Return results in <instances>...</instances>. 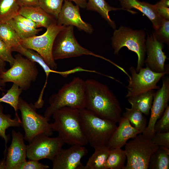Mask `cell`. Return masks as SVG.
I'll use <instances>...</instances> for the list:
<instances>
[{
  "instance_id": "obj_1",
  "label": "cell",
  "mask_w": 169,
  "mask_h": 169,
  "mask_svg": "<svg viewBox=\"0 0 169 169\" xmlns=\"http://www.w3.org/2000/svg\"><path fill=\"white\" fill-rule=\"evenodd\" d=\"M85 81V108L100 118L119 122L122 117L121 108L108 86L93 79Z\"/></svg>"
},
{
  "instance_id": "obj_2",
  "label": "cell",
  "mask_w": 169,
  "mask_h": 169,
  "mask_svg": "<svg viewBox=\"0 0 169 169\" xmlns=\"http://www.w3.org/2000/svg\"><path fill=\"white\" fill-rule=\"evenodd\" d=\"M52 116L54 121L51 123V128L64 144L84 146L88 144L81 128L79 110L64 107L55 111Z\"/></svg>"
},
{
  "instance_id": "obj_3",
  "label": "cell",
  "mask_w": 169,
  "mask_h": 169,
  "mask_svg": "<svg viewBox=\"0 0 169 169\" xmlns=\"http://www.w3.org/2000/svg\"><path fill=\"white\" fill-rule=\"evenodd\" d=\"M79 112L81 128L88 143L94 149L108 147L117 126L116 123L100 118L85 108L79 110Z\"/></svg>"
},
{
  "instance_id": "obj_4",
  "label": "cell",
  "mask_w": 169,
  "mask_h": 169,
  "mask_svg": "<svg viewBox=\"0 0 169 169\" xmlns=\"http://www.w3.org/2000/svg\"><path fill=\"white\" fill-rule=\"evenodd\" d=\"M49 106L44 116L49 119L57 110L64 107L80 110L85 108V81L79 77L64 84L49 100Z\"/></svg>"
},
{
  "instance_id": "obj_5",
  "label": "cell",
  "mask_w": 169,
  "mask_h": 169,
  "mask_svg": "<svg viewBox=\"0 0 169 169\" xmlns=\"http://www.w3.org/2000/svg\"><path fill=\"white\" fill-rule=\"evenodd\" d=\"M146 34L142 30H134L121 26L114 31L112 38V45L114 54H118L120 50L126 47L136 53L138 60L136 71L138 72L145 63L146 53Z\"/></svg>"
},
{
  "instance_id": "obj_6",
  "label": "cell",
  "mask_w": 169,
  "mask_h": 169,
  "mask_svg": "<svg viewBox=\"0 0 169 169\" xmlns=\"http://www.w3.org/2000/svg\"><path fill=\"white\" fill-rule=\"evenodd\" d=\"M14 58L11 68L0 74V86L11 82L26 90L37 78L38 72L36 63L19 53Z\"/></svg>"
},
{
  "instance_id": "obj_7",
  "label": "cell",
  "mask_w": 169,
  "mask_h": 169,
  "mask_svg": "<svg viewBox=\"0 0 169 169\" xmlns=\"http://www.w3.org/2000/svg\"><path fill=\"white\" fill-rule=\"evenodd\" d=\"M159 146L142 133L125 145L127 162L124 169H147L150 157Z\"/></svg>"
},
{
  "instance_id": "obj_8",
  "label": "cell",
  "mask_w": 169,
  "mask_h": 169,
  "mask_svg": "<svg viewBox=\"0 0 169 169\" xmlns=\"http://www.w3.org/2000/svg\"><path fill=\"white\" fill-rule=\"evenodd\" d=\"M18 107L21 113V125L25 132L24 139L30 143L38 135L52 134L53 131L49 122V119L38 113L34 105L20 97Z\"/></svg>"
},
{
  "instance_id": "obj_9",
  "label": "cell",
  "mask_w": 169,
  "mask_h": 169,
  "mask_svg": "<svg viewBox=\"0 0 169 169\" xmlns=\"http://www.w3.org/2000/svg\"><path fill=\"white\" fill-rule=\"evenodd\" d=\"M52 53L55 60L90 55L100 58L111 64L113 63L81 46L75 37L73 26L70 25L65 26L57 34L54 43Z\"/></svg>"
},
{
  "instance_id": "obj_10",
  "label": "cell",
  "mask_w": 169,
  "mask_h": 169,
  "mask_svg": "<svg viewBox=\"0 0 169 169\" xmlns=\"http://www.w3.org/2000/svg\"><path fill=\"white\" fill-rule=\"evenodd\" d=\"M65 26L58 25L56 21L52 23L42 35L22 39L20 44L23 47L38 53L52 70L57 68V65L52 56V49L55 38Z\"/></svg>"
},
{
  "instance_id": "obj_11",
  "label": "cell",
  "mask_w": 169,
  "mask_h": 169,
  "mask_svg": "<svg viewBox=\"0 0 169 169\" xmlns=\"http://www.w3.org/2000/svg\"><path fill=\"white\" fill-rule=\"evenodd\" d=\"M131 79L128 80L126 97H133L147 91L160 88L157 84L169 71L157 73L147 67L141 68L137 72L133 66L129 69Z\"/></svg>"
},
{
  "instance_id": "obj_12",
  "label": "cell",
  "mask_w": 169,
  "mask_h": 169,
  "mask_svg": "<svg viewBox=\"0 0 169 169\" xmlns=\"http://www.w3.org/2000/svg\"><path fill=\"white\" fill-rule=\"evenodd\" d=\"M64 144L58 136L52 138L45 134L38 135L26 145L27 157L30 160L47 159L52 161Z\"/></svg>"
},
{
  "instance_id": "obj_13",
  "label": "cell",
  "mask_w": 169,
  "mask_h": 169,
  "mask_svg": "<svg viewBox=\"0 0 169 169\" xmlns=\"http://www.w3.org/2000/svg\"><path fill=\"white\" fill-rule=\"evenodd\" d=\"M162 86L155 92L151 115L148 125L142 133L151 138L155 133L154 127L157 120L161 116L168 106L169 100V77L164 76L162 78Z\"/></svg>"
},
{
  "instance_id": "obj_14",
  "label": "cell",
  "mask_w": 169,
  "mask_h": 169,
  "mask_svg": "<svg viewBox=\"0 0 169 169\" xmlns=\"http://www.w3.org/2000/svg\"><path fill=\"white\" fill-rule=\"evenodd\" d=\"M88 153L84 146L72 145L67 149L60 150L52 161L53 169H84L81 162L82 158Z\"/></svg>"
},
{
  "instance_id": "obj_15",
  "label": "cell",
  "mask_w": 169,
  "mask_h": 169,
  "mask_svg": "<svg viewBox=\"0 0 169 169\" xmlns=\"http://www.w3.org/2000/svg\"><path fill=\"white\" fill-rule=\"evenodd\" d=\"M146 47L147 56L145 63L146 67L157 73L169 71L165 65L167 57L162 50L163 43L156 38L153 32L150 35L147 33Z\"/></svg>"
},
{
  "instance_id": "obj_16",
  "label": "cell",
  "mask_w": 169,
  "mask_h": 169,
  "mask_svg": "<svg viewBox=\"0 0 169 169\" xmlns=\"http://www.w3.org/2000/svg\"><path fill=\"white\" fill-rule=\"evenodd\" d=\"M64 0L56 19L57 23L65 26H75L80 30L92 34L93 31V27L90 24L84 22L81 18L79 7L76 5H74L70 1Z\"/></svg>"
},
{
  "instance_id": "obj_17",
  "label": "cell",
  "mask_w": 169,
  "mask_h": 169,
  "mask_svg": "<svg viewBox=\"0 0 169 169\" xmlns=\"http://www.w3.org/2000/svg\"><path fill=\"white\" fill-rule=\"evenodd\" d=\"M12 141L6 152L4 160L5 169H17L18 167L26 161V145L25 144L24 137L20 132L14 130L12 131Z\"/></svg>"
},
{
  "instance_id": "obj_18",
  "label": "cell",
  "mask_w": 169,
  "mask_h": 169,
  "mask_svg": "<svg viewBox=\"0 0 169 169\" xmlns=\"http://www.w3.org/2000/svg\"><path fill=\"white\" fill-rule=\"evenodd\" d=\"M119 123V125L113 133L109 143L108 147L110 149L121 148L129 140L141 133L125 118L122 116Z\"/></svg>"
},
{
  "instance_id": "obj_19",
  "label": "cell",
  "mask_w": 169,
  "mask_h": 169,
  "mask_svg": "<svg viewBox=\"0 0 169 169\" xmlns=\"http://www.w3.org/2000/svg\"><path fill=\"white\" fill-rule=\"evenodd\" d=\"M122 8L132 14L136 12L131 10L134 8L145 15L151 21L155 30L157 29L160 24L161 18L157 14L155 5L138 0H118Z\"/></svg>"
},
{
  "instance_id": "obj_20",
  "label": "cell",
  "mask_w": 169,
  "mask_h": 169,
  "mask_svg": "<svg viewBox=\"0 0 169 169\" xmlns=\"http://www.w3.org/2000/svg\"><path fill=\"white\" fill-rule=\"evenodd\" d=\"M19 14L30 18L36 23L38 28H48L56 21V19L48 13L39 6L20 7Z\"/></svg>"
},
{
  "instance_id": "obj_21",
  "label": "cell",
  "mask_w": 169,
  "mask_h": 169,
  "mask_svg": "<svg viewBox=\"0 0 169 169\" xmlns=\"http://www.w3.org/2000/svg\"><path fill=\"white\" fill-rule=\"evenodd\" d=\"M13 51L16 52L29 59L38 64L42 68L46 75L45 83L42 90L43 93L46 86L48 77L51 73H59L58 71L52 69L47 64L43 57L35 51L22 46L21 44L12 48Z\"/></svg>"
},
{
  "instance_id": "obj_22",
  "label": "cell",
  "mask_w": 169,
  "mask_h": 169,
  "mask_svg": "<svg viewBox=\"0 0 169 169\" xmlns=\"http://www.w3.org/2000/svg\"><path fill=\"white\" fill-rule=\"evenodd\" d=\"M155 91L151 90L137 95L128 98L131 107L137 109L144 115H148L152 106Z\"/></svg>"
},
{
  "instance_id": "obj_23",
  "label": "cell",
  "mask_w": 169,
  "mask_h": 169,
  "mask_svg": "<svg viewBox=\"0 0 169 169\" xmlns=\"http://www.w3.org/2000/svg\"><path fill=\"white\" fill-rule=\"evenodd\" d=\"M86 8L88 10L98 13L114 29H115L116 25L115 22L110 18L109 15V12L118 10L126 11L122 8L112 7L105 0H88Z\"/></svg>"
},
{
  "instance_id": "obj_24",
  "label": "cell",
  "mask_w": 169,
  "mask_h": 169,
  "mask_svg": "<svg viewBox=\"0 0 169 169\" xmlns=\"http://www.w3.org/2000/svg\"><path fill=\"white\" fill-rule=\"evenodd\" d=\"M169 168V148L161 146L151 155L149 163V169Z\"/></svg>"
},
{
  "instance_id": "obj_25",
  "label": "cell",
  "mask_w": 169,
  "mask_h": 169,
  "mask_svg": "<svg viewBox=\"0 0 169 169\" xmlns=\"http://www.w3.org/2000/svg\"><path fill=\"white\" fill-rule=\"evenodd\" d=\"M110 151L108 147L95 148V151L89 158L84 169H105Z\"/></svg>"
},
{
  "instance_id": "obj_26",
  "label": "cell",
  "mask_w": 169,
  "mask_h": 169,
  "mask_svg": "<svg viewBox=\"0 0 169 169\" xmlns=\"http://www.w3.org/2000/svg\"><path fill=\"white\" fill-rule=\"evenodd\" d=\"M125 109V111L122 113L123 117L127 119L132 125L142 133L147 126L146 119L144 114L132 107L126 108Z\"/></svg>"
},
{
  "instance_id": "obj_27",
  "label": "cell",
  "mask_w": 169,
  "mask_h": 169,
  "mask_svg": "<svg viewBox=\"0 0 169 169\" xmlns=\"http://www.w3.org/2000/svg\"><path fill=\"white\" fill-rule=\"evenodd\" d=\"M126 159L124 150L119 148L110 149L105 169H124Z\"/></svg>"
},
{
  "instance_id": "obj_28",
  "label": "cell",
  "mask_w": 169,
  "mask_h": 169,
  "mask_svg": "<svg viewBox=\"0 0 169 169\" xmlns=\"http://www.w3.org/2000/svg\"><path fill=\"white\" fill-rule=\"evenodd\" d=\"M17 0H0V23H6L19 14Z\"/></svg>"
},
{
  "instance_id": "obj_29",
  "label": "cell",
  "mask_w": 169,
  "mask_h": 169,
  "mask_svg": "<svg viewBox=\"0 0 169 169\" xmlns=\"http://www.w3.org/2000/svg\"><path fill=\"white\" fill-rule=\"evenodd\" d=\"M0 39L11 48L20 44L21 39L7 23H0Z\"/></svg>"
},
{
  "instance_id": "obj_30",
  "label": "cell",
  "mask_w": 169,
  "mask_h": 169,
  "mask_svg": "<svg viewBox=\"0 0 169 169\" xmlns=\"http://www.w3.org/2000/svg\"><path fill=\"white\" fill-rule=\"evenodd\" d=\"M3 109L0 103V136L4 140L7 147L8 138L6 134V129L10 127H19L21 125V120L18 115H16L14 119H12L10 115L3 113Z\"/></svg>"
},
{
  "instance_id": "obj_31",
  "label": "cell",
  "mask_w": 169,
  "mask_h": 169,
  "mask_svg": "<svg viewBox=\"0 0 169 169\" xmlns=\"http://www.w3.org/2000/svg\"><path fill=\"white\" fill-rule=\"evenodd\" d=\"M6 23L12 27L21 40L36 36L42 30L41 29L34 28L28 27L13 18Z\"/></svg>"
},
{
  "instance_id": "obj_32",
  "label": "cell",
  "mask_w": 169,
  "mask_h": 169,
  "mask_svg": "<svg viewBox=\"0 0 169 169\" xmlns=\"http://www.w3.org/2000/svg\"><path fill=\"white\" fill-rule=\"evenodd\" d=\"M23 90L17 84L13 83L7 93L0 98V103L4 102L9 104L14 109L16 115L18 110V104L20 96Z\"/></svg>"
},
{
  "instance_id": "obj_33",
  "label": "cell",
  "mask_w": 169,
  "mask_h": 169,
  "mask_svg": "<svg viewBox=\"0 0 169 169\" xmlns=\"http://www.w3.org/2000/svg\"><path fill=\"white\" fill-rule=\"evenodd\" d=\"M64 0H38V6L57 19Z\"/></svg>"
},
{
  "instance_id": "obj_34",
  "label": "cell",
  "mask_w": 169,
  "mask_h": 169,
  "mask_svg": "<svg viewBox=\"0 0 169 169\" xmlns=\"http://www.w3.org/2000/svg\"><path fill=\"white\" fill-rule=\"evenodd\" d=\"M156 38L167 44L169 42V20L161 18L159 28L153 32Z\"/></svg>"
},
{
  "instance_id": "obj_35",
  "label": "cell",
  "mask_w": 169,
  "mask_h": 169,
  "mask_svg": "<svg viewBox=\"0 0 169 169\" xmlns=\"http://www.w3.org/2000/svg\"><path fill=\"white\" fill-rule=\"evenodd\" d=\"M161 117L156 121L154 127L155 133H162L169 131V106L165 110Z\"/></svg>"
},
{
  "instance_id": "obj_36",
  "label": "cell",
  "mask_w": 169,
  "mask_h": 169,
  "mask_svg": "<svg viewBox=\"0 0 169 169\" xmlns=\"http://www.w3.org/2000/svg\"><path fill=\"white\" fill-rule=\"evenodd\" d=\"M12 48L0 39V58L5 62L9 63L11 66L13 64L14 60L12 54Z\"/></svg>"
},
{
  "instance_id": "obj_37",
  "label": "cell",
  "mask_w": 169,
  "mask_h": 169,
  "mask_svg": "<svg viewBox=\"0 0 169 169\" xmlns=\"http://www.w3.org/2000/svg\"><path fill=\"white\" fill-rule=\"evenodd\" d=\"M159 146L169 148V131L162 133H155L151 138Z\"/></svg>"
},
{
  "instance_id": "obj_38",
  "label": "cell",
  "mask_w": 169,
  "mask_h": 169,
  "mask_svg": "<svg viewBox=\"0 0 169 169\" xmlns=\"http://www.w3.org/2000/svg\"><path fill=\"white\" fill-rule=\"evenodd\" d=\"M154 5L158 15L169 20V0H160Z\"/></svg>"
},
{
  "instance_id": "obj_39",
  "label": "cell",
  "mask_w": 169,
  "mask_h": 169,
  "mask_svg": "<svg viewBox=\"0 0 169 169\" xmlns=\"http://www.w3.org/2000/svg\"><path fill=\"white\" fill-rule=\"evenodd\" d=\"M49 166L38 162V161L33 160L25 161L22 163L17 169H47Z\"/></svg>"
},
{
  "instance_id": "obj_40",
  "label": "cell",
  "mask_w": 169,
  "mask_h": 169,
  "mask_svg": "<svg viewBox=\"0 0 169 169\" xmlns=\"http://www.w3.org/2000/svg\"><path fill=\"white\" fill-rule=\"evenodd\" d=\"M13 18L28 27L34 28H38L37 24L35 22L30 18L19 14L15 16Z\"/></svg>"
},
{
  "instance_id": "obj_41",
  "label": "cell",
  "mask_w": 169,
  "mask_h": 169,
  "mask_svg": "<svg viewBox=\"0 0 169 169\" xmlns=\"http://www.w3.org/2000/svg\"><path fill=\"white\" fill-rule=\"evenodd\" d=\"M20 7L38 6V0H17Z\"/></svg>"
},
{
  "instance_id": "obj_42",
  "label": "cell",
  "mask_w": 169,
  "mask_h": 169,
  "mask_svg": "<svg viewBox=\"0 0 169 169\" xmlns=\"http://www.w3.org/2000/svg\"><path fill=\"white\" fill-rule=\"evenodd\" d=\"M70 1H73L79 7L83 8H86L87 1V0H68Z\"/></svg>"
},
{
  "instance_id": "obj_43",
  "label": "cell",
  "mask_w": 169,
  "mask_h": 169,
  "mask_svg": "<svg viewBox=\"0 0 169 169\" xmlns=\"http://www.w3.org/2000/svg\"><path fill=\"white\" fill-rule=\"evenodd\" d=\"M5 62L0 58V74L5 71Z\"/></svg>"
},
{
  "instance_id": "obj_44",
  "label": "cell",
  "mask_w": 169,
  "mask_h": 169,
  "mask_svg": "<svg viewBox=\"0 0 169 169\" xmlns=\"http://www.w3.org/2000/svg\"><path fill=\"white\" fill-rule=\"evenodd\" d=\"M0 90H3V89L2 88V87H1V86H0Z\"/></svg>"
}]
</instances>
